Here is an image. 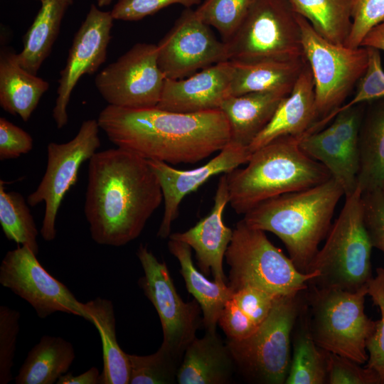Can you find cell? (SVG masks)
<instances>
[{
  "label": "cell",
  "instance_id": "cell-2",
  "mask_svg": "<svg viewBox=\"0 0 384 384\" xmlns=\"http://www.w3.org/2000/svg\"><path fill=\"white\" fill-rule=\"evenodd\" d=\"M97 122L117 147L172 165L197 163L220 151L230 139L229 123L220 110L179 113L108 105Z\"/></svg>",
  "mask_w": 384,
  "mask_h": 384
},
{
  "label": "cell",
  "instance_id": "cell-22",
  "mask_svg": "<svg viewBox=\"0 0 384 384\" xmlns=\"http://www.w3.org/2000/svg\"><path fill=\"white\" fill-rule=\"evenodd\" d=\"M289 94L267 91L227 97L220 110L229 123L230 142L248 147L269 124L280 102Z\"/></svg>",
  "mask_w": 384,
  "mask_h": 384
},
{
  "label": "cell",
  "instance_id": "cell-51",
  "mask_svg": "<svg viewBox=\"0 0 384 384\" xmlns=\"http://www.w3.org/2000/svg\"></svg>",
  "mask_w": 384,
  "mask_h": 384
},
{
  "label": "cell",
  "instance_id": "cell-25",
  "mask_svg": "<svg viewBox=\"0 0 384 384\" xmlns=\"http://www.w3.org/2000/svg\"><path fill=\"white\" fill-rule=\"evenodd\" d=\"M299 146L309 157L327 169L343 188L345 197L357 189L359 152L338 138L329 127L304 135Z\"/></svg>",
  "mask_w": 384,
  "mask_h": 384
},
{
  "label": "cell",
  "instance_id": "cell-29",
  "mask_svg": "<svg viewBox=\"0 0 384 384\" xmlns=\"http://www.w3.org/2000/svg\"><path fill=\"white\" fill-rule=\"evenodd\" d=\"M73 344L45 335L28 353L14 380L16 384H53L68 373L75 359Z\"/></svg>",
  "mask_w": 384,
  "mask_h": 384
},
{
  "label": "cell",
  "instance_id": "cell-6",
  "mask_svg": "<svg viewBox=\"0 0 384 384\" xmlns=\"http://www.w3.org/2000/svg\"><path fill=\"white\" fill-rule=\"evenodd\" d=\"M367 295V285L355 292L308 287V325L320 348L361 365L367 362V341L375 326L365 313Z\"/></svg>",
  "mask_w": 384,
  "mask_h": 384
},
{
  "label": "cell",
  "instance_id": "cell-23",
  "mask_svg": "<svg viewBox=\"0 0 384 384\" xmlns=\"http://www.w3.org/2000/svg\"><path fill=\"white\" fill-rule=\"evenodd\" d=\"M49 83L18 63L17 53L4 48L0 52V105L6 112L27 122Z\"/></svg>",
  "mask_w": 384,
  "mask_h": 384
},
{
  "label": "cell",
  "instance_id": "cell-32",
  "mask_svg": "<svg viewBox=\"0 0 384 384\" xmlns=\"http://www.w3.org/2000/svg\"><path fill=\"white\" fill-rule=\"evenodd\" d=\"M288 1L324 38L345 46L352 27L350 0Z\"/></svg>",
  "mask_w": 384,
  "mask_h": 384
},
{
  "label": "cell",
  "instance_id": "cell-3",
  "mask_svg": "<svg viewBox=\"0 0 384 384\" xmlns=\"http://www.w3.org/2000/svg\"><path fill=\"white\" fill-rule=\"evenodd\" d=\"M344 196L332 177L316 186L268 199L244 214L249 226L277 235L296 267L306 273L331 227L335 208Z\"/></svg>",
  "mask_w": 384,
  "mask_h": 384
},
{
  "label": "cell",
  "instance_id": "cell-43",
  "mask_svg": "<svg viewBox=\"0 0 384 384\" xmlns=\"http://www.w3.org/2000/svg\"><path fill=\"white\" fill-rule=\"evenodd\" d=\"M366 226L373 247L384 252V191L363 193Z\"/></svg>",
  "mask_w": 384,
  "mask_h": 384
},
{
  "label": "cell",
  "instance_id": "cell-24",
  "mask_svg": "<svg viewBox=\"0 0 384 384\" xmlns=\"http://www.w3.org/2000/svg\"><path fill=\"white\" fill-rule=\"evenodd\" d=\"M230 95L255 92L279 91L290 93L306 60H265L231 61Z\"/></svg>",
  "mask_w": 384,
  "mask_h": 384
},
{
  "label": "cell",
  "instance_id": "cell-39",
  "mask_svg": "<svg viewBox=\"0 0 384 384\" xmlns=\"http://www.w3.org/2000/svg\"><path fill=\"white\" fill-rule=\"evenodd\" d=\"M352 27L345 46H361L366 35L376 25L384 21V0H350Z\"/></svg>",
  "mask_w": 384,
  "mask_h": 384
},
{
  "label": "cell",
  "instance_id": "cell-26",
  "mask_svg": "<svg viewBox=\"0 0 384 384\" xmlns=\"http://www.w3.org/2000/svg\"><path fill=\"white\" fill-rule=\"evenodd\" d=\"M358 187L362 193L384 191V98L365 110L358 138Z\"/></svg>",
  "mask_w": 384,
  "mask_h": 384
},
{
  "label": "cell",
  "instance_id": "cell-16",
  "mask_svg": "<svg viewBox=\"0 0 384 384\" xmlns=\"http://www.w3.org/2000/svg\"><path fill=\"white\" fill-rule=\"evenodd\" d=\"M114 18L92 4L75 34L65 67L60 73L53 118L58 129L67 124V107L72 92L80 78L93 74L107 59Z\"/></svg>",
  "mask_w": 384,
  "mask_h": 384
},
{
  "label": "cell",
  "instance_id": "cell-15",
  "mask_svg": "<svg viewBox=\"0 0 384 384\" xmlns=\"http://www.w3.org/2000/svg\"><path fill=\"white\" fill-rule=\"evenodd\" d=\"M157 46L158 64L166 78L183 79L228 60V48L195 10L186 8Z\"/></svg>",
  "mask_w": 384,
  "mask_h": 384
},
{
  "label": "cell",
  "instance_id": "cell-19",
  "mask_svg": "<svg viewBox=\"0 0 384 384\" xmlns=\"http://www.w3.org/2000/svg\"><path fill=\"white\" fill-rule=\"evenodd\" d=\"M228 203L227 177L223 174L210 213L186 231L172 233L169 237L188 245L195 251L201 270L205 274L212 273L214 281L221 284L228 282L224 274L223 262L233 234V230L226 226L223 220V211Z\"/></svg>",
  "mask_w": 384,
  "mask_h": 384
},
{
  "label": "cell",
  "instance_id": "cell-20",
  "mask_svg": "<svg viewBox=\"0 0 384 384\" xmlns=\"http://www.w3.org/2000/svg\"><path fill=\"white\" fill-rule=\"evenodd\" d=\"M317 120L314 82L306 63L290 93L282 100L269 124L248 149L252 153L279 137H302L312 133Z\"/></svg>",
  "mask_w": 384,
  "mask_h": 384
},
{
  "label": "cell",
  "instance_id": "cell-42",
  "mask_svg": "<svg viewBox=\"0 0 384 384\" xmlns=\"http://www.w3.org/2000/svg\"><path fill=\"white\" fill-rule=\"evenodd\" d=\"M278 297L279 296L248 287L235 292L232 298L240 309L260 326L269 315Z\"/></svg>",
  "mask_w": 384,
  "mask_h": 384
},
{
  "label": "cell",
  "instance_id": "cell-18",
  "mask_svg": "<svg viewBox=\"0 0 384 384\" xmlns=\"http://www.w3.org/2000/svg\"><path fill=\"white\" fill-rule=\"evenodd\" d=\"M232 64L220 62L189 77L166 78L157 108L179 113H197L220 110L230 96Z\"/></svg>",
  "mask_w": 384,
  "mask_h": 384
},
{
  "label": "cell",
  "instance_id": "cell-12",
  "mask_svg": "<svg viewBox=\"0 0 384 384\" xmlns=\"http://www.w3.org/2000/svg\"><path fill=\"white\" fill-rule=\"evenodd\" d=\"M165 80L158 64L156 44L137 43L103 68L95 85L109 105L143 109L157 106Z\"/></svg>",
  "mask_w": 384,
  "mask_h": 384
},
{
  "label": "cell",
  "instance_id": "cell-13",
  "mask_svg": "<svg viewBox=\"0 0 384 384\" xmlns=\"http://www.w3.org/2000/svg\"><path fill=\"white\" fill-rule=\"evenodd\" d=\"M137 256L144 273L138 284L159 315L163 331L161 346L182 360L202 323L200 305L196 299L183 301L166 263L159 262L146 245H139Z\"/></svg>",
  "mask_w": 384,
  "mask_h": 384
},
{
  "label": "cell",
  "instance_id": "cell-45",
  "mask_svg": "<svg viewBox=\"0 0 384 384\" xmlns=\"http://www.w3.org/2000/svg\"><path fill=\"white\" fill-rule=\"evenodd\" d=\"M218 324L228 340L245 338L260 326L240 309L232 297L225 303Z\"/></svg>",
  "mask_w": 384,
  "mask_h": 384
},
{
  "label": "cell",
  "instance_id": "cell-49",
  "mask_svg": "<svg viewBox=\"0 0 384 384\" xmlns=\"http://www.w3.org/2000/svg\"><path fill=\"white\" fill-rule=\"evenodd\" d=\"M66 1V3L70 5L73 3V0H65Z\"/></svg>",
  "mask_w": 384,
  "mask_h": 384
},
{
  "label": "cell",
  "instance_id": "cell-7",
  "mask_svg": "<svg viewBox=\"0 0 384 384\" xmlns=\"http://www.w3.org/2000/svg\"><path fill=\"white\" fill-rule=\"evenodd\" d=\"M225 257L230 267L228 286L233 292L255 287L276 296L290 295L308 288L318 272H300L289 257L274 246L265 232L237 223Z\"/></svg>",
  "mask_w": 384,
  "mask_h": 384
},
{
  "label": "cell",
  "instance_id": "cell-46",
  "mask_svg": "<svg viewBox=\"0 0 384 384\" xmlns=\"http://www.w3.org/2000/svg\"><path fill=\"white\" fill-rule=\"evenodd\" d=\"M57 384H101V373L96 367L78 375L66 373L58 380Z\"/></svg>",
  "mask_w": 384,
  "mask_h": 384
},
{
  "label": "cell",
  "instance_id": "cell-10",
  "mask_svg": "<svg viewBox=\"0 0 384 384\" xmlns=\"http://www.w3.org/2000/svg\"><path fill=\"white\" fill-rule=\"evenodd\" d=\"M225 43L231 61L304 58L297 16L288 0H256Z\"/></svg>",
  "mask_w": 384,
  "mask_h": 384
},
{
  "label": "cell",
  "instance_id": "cell-31",
  "mask_svg": "<svg viewBox=\"0 0 384 384\" xmlns=\"http://www.w3.org/2000/svg\"><path fill=\"white\" fill-rule=\"evenodd\" d=\"M329 353L311 335L305 299L294 328L290 366L284 384L327 383Z\"/></svg>",
  "mask_w": 384,
  "mask_h": 384
},
{
  "label": "cell",
  "instance_id": "cell-35",
  "mask_svg": "<svg viewBox=\"0 0 384 384\" xmlns=\"http://www.w3.org/2000/svg\"><path fill=\"white\" fill-rule=\"evenodd\" d=\"M256 0H204L196 9L197 16L214 27L223 41L228 42Z\"/></svg>",
  "mask_w": 384,
  "mask_h": 384
},
{
  "label": "cell",
  "instance_id": "cell-4",
  "mask_svg": "<svg viewBox=\"0 0 384 384\" xmlns=\"http://www.w3.org/2000/svg\"><path fill=\"white\" fill-rule=\"evenodd\" d=\"M302 137L276 138L252 152L245 168L225 174L229 203L235 213L244 215L268 199L331 178L324 165L300 148Z\"/></svg>",
  "mask_w": 384,
  "mask_h": 384
},
{
  "label": "cell",
  "instance_id": "cell-40",
  "mask_svg": "<svg viewBox=\"0 0 384 384\" xmlns=\"http://www.w3.org/2000/svg\"><path fill=\"white\" fill-rule=\"evenodd\" d=\"M327 383L381 384L378 375L371 369L341 356L329 353Z\"/></svg>",
  "mask_w": 384,
  "mask_h": 384
},
{
  "label": "cell",
  "instance_id": "cell-21",
  "mask_svg": "<svg viewBox=\"0 0 384 384\" xmlns=\"http://www.w3.org/2000/svg\"><path fill=\"white\" fill-rule=\"evenodd\" d=\"M235 363L216 331L195 337L186 348L177 373L179 384H226L232 380Z\"/></svg>",
  "mask_w": 384,
  "mask_h": 384
},
{
  "label": "cell",
  "instance_id": "cell-28",
  "mask_svg": "<svg viewBox=\"0 0 384 384\" xmlns=\"http://www.w3.org/2000/svg\"><path fill=\"white\" fill-rule=\"evenodd\" d=\"M87 321L97 329L102 344L103 370L101 384H129L131 373L128 353L119 346L112 301L96 297L83 303Z\"/></svg>",
  "mask_w": 384,
  "mask_h": 384
},
{
  "label": "cell",
  "instance_id": "cell-5",
  "mask_svg": "<svg viewBox=\"0 0 384 384\" xmlns=\"http://www.w3.org/2000/svg\"><path fill=\"white\" fill-rule=\"evenodd\" d=\"M362 196L358 187L345 197L324 245L307 269L306 273L318 272L308 286L355 292L367 285L373 277L370 257L373 247L365 223Z\"/></svg>",
  "mask_w": 384,
  "mask_h": 384
},
{
  "label": "cell",
  "instance_id": "cell-37",
  "mask_svg": "<svg viewBox=\"0 0 384 384\" xmlns=\"http://www.w3.org/2000/svg\"><path fill=\"white\" fill-rule=\"evenodd\" d=\"M21 314L7 306H0V384L13 380L12 367L17 336L20 331Z\"/></svg>",
  "mask_w": 384,
  "mask_h": 384
},
{
  "label": "cell",
  "instance_id": "cell-17",
  "mask_svg": "<svg viewBox=\"0 0 384 384\" xmlns=\"http://www.w3.org/2000/svg\"><path fill=\"white\" fill-rule=\"evenodd\" d=\"M251 155L247 146L229 142L208 163L194 169L179 170L167 163L147 159L159 179L164 203L157 236L163 239L169 237L172 223L177 218L179 206L186 195L196 191L212 176L228 173L247 164Z\"/></svg>",
  "mask_w": 384,
  "mask_h": 384
},
{
  "label": "cell",
  "instance_id": "cell-50",
  "mask_svg": "<svg viewBox=\"0 0 384 384\" xmlns=\"http://www.w3.org/2000/svg\"><path fill=\"white\" fill-rule=\"evenodd\" d=\"M39 1H41V0H39Z\"/></svg>",
  "mask_w": 384,
  "mask_h": 384
},
{
  "label": "cell",
  "instance_id": "cell-34",
  "mask_svg": "<svg viewBox=\"0 0 384 384\" xmlns=\"http://www.w3.org/2000/svg\"><path fill=\"white\" fill-rule=\"evenodd\" d=\"M131 373L129 384H173L181 359L161 345L156 352L147 356L128 354Z\"/></svg>",
  "mask_w": 384,
  "mask_h": 384
},
{
  "label": "cell",
  "instance_id": "cell-14",
  "mask_svg": "<svg viewBox=\"0 0 384 384\" xmlns=\"http://www.w3.org/2000/svg\"><path fill=\"white\" fill-rule=\"evenodd\" d=\"M27 245L8 251L0 265V283L27 302L38 316L46 319L60 311L87 320L83 303L40 264Z\"/></svg>",
  "mask_w": 384,
  "mask_h": 384
},
{
  "label": "cell",
  "instance_id": "cell-1",
  "mask_svg": "<svg viewBox=\"0 0 384 384\" xmlns=\"http://www.w3.org/2000/svg\"><path fill=\"white\" fill-rule=\"evenodd\" d=\"M162 201L147 159L117 147L89 160L84 212L96 243L120 247L135 240Z\"/></svg>",
  "mask_w": 384,
  "mask_h": 384
},
{
  "label": "cell",
  "instance_id": "cell-30",
  "mask_svg": "<svg viewBox=\"0 0 384 384\" xmlns=\"http://www.w3.org/2000/svg\"><path fill=\"white\" fill-rule=\"evenodd\" d=\"M41 6L23 37V48L17 53L20 65L36 75L50 55L68 6L65 0H41Z\"/></svg>",
  "mask_w": 384,
  "mask_h": 384
},
{
  "label": "cell",
  "instance_id": "cell-38",
  "mask_svg": "<svg viewBox=\"0 0 384 384\" xmlns=\"http://www.w3.org/2000/svg\"><path fill=\"white\" fill-rule=\"evenodd\" d=\"M366 48L368 64L363 75L358 82L356 93L349 102L336 110L384 98V70L380 50L370 47Z\"/></svg>",
  "mask_w": 384,
  "mask_h": 384
},
{
  "label": "cell",
  "instance_id": "cell-47",
  "mask_svg": "<svg viewBox=\"0 0 384 384\" xmlns=\"http://www.w3.org/2000/svg\"><path fill=\"white\" fill-rule=\"evenodd\" d=\"M362 47H370L384 51V21L376 25L366 35Z\"/></svg>",
  "mask_w": 384,
  "mask_h": 384
},
{
  "label": "cell",
  "instance_id": "cell-33",
  "mask_svg": "<svg viewBox=\"0 0 384 384\" xmlns=\"http://www.w3.org/2000/svg\"><path fill=\"white\" fill-rule=\"evenodd\" d=\"M28 203L16 191H6L0 181V224L6 238L21 245H27L37 255L38 231Z\"/></svg>",
  "mask_w": 384,
  "mask_h": 384
},
{
  "label": "cell",
  "instance_id": "cell-48",
  "mask_svg": "<svg viewBox=\"0 0 384 384\" xmlns=\"http://www.w3.org/2000/svg\"><path fill=\"white\" fill-rule=\"evenodd\" d=\"M112 0H97V4L99 6H105L109 5Z\"/></svg>",
  "mask_w": 384,
  "mask_h": 384
},
{
  "label": "cell",
  "instance_id": "cell-44",
  "mask_svg": "<svg viewBox=\"0 0 384 384\" xmlns=\"http://www.w3.org/2000/svg\"><path fill=\"white\" fill-rule=\"evenodd\" d=\"M33 146L32 137L4 117L0 118V159H16L28 153Z\"/></svg>",
  "mask_w": 384,
  "mask_h": 384
},
{
  "label": "cell",
  "instance_id": "cell-8",
  "mask_svg": "<svg viewBox=\"0 0 384 384\" xmlns=\"http://www.w3.org/2000/svg\"><path fill=\"white\" fill-rule=\"evenodd\" d=\"M279 296L257 330L226 343L242 376L261 384H283L291 361V336L305 304V292Z\"/></svg>",
  "mask_w": 384,
  "mask_h": 384
},
{
  "label": "cell",
  "instance_id": "cell-27",
  "mask_svg": "<svg viewBox=\"0 0 384 384\" xmlns=\"http://www.w3.org/2000/svg\"><path fill=\"white\" fill-rule=\"evenodd\" d=\"M168 248L179 262L188 292L200 305L206 331H216L219 317L225 303L233 297V290L228 284L211 282L199 272L191 258V248L186 243L169 238Z\"/></svg>",
  "mask_w": 384,
  "mask_h": 384
},
{
  "label": "cell",
  "instance_id": "cell-11",
  "mask_svg": "<svg viewBox=\"0 0 384 384\" xmlns=\"http://www.w3.org/2000/svg\"><path fill=\"white\" fill-rule=\"evenodd\" d=\"M97 119L84 121L69 142L47 146L46 172L37 188L27 197L28 205L45 203L41 235L46 241L56 237L55 220L62 201L78 181L81 165L97 152L101 142Z\"/></svg>",
  "mask_w": 384,
  "mask_h": 384
},
{
  "label": "cell",
  "instance_id": "cell-41",
  "mask_svg": "<svg viewBox=\"0 0 384 384\" xmlns=\"http://www.w3.org/2000/svg\"><path fill=\"white\" fill-rule=\"evenodd\" d=\"M201 3V0H118L110 12L114 20L134 21L172 4L191 8Z\"/></svg>",
  "mask_w": 384,
  "mask_h": 384
},
{
  "label": "cell",
  "instance_id": "cell-9",
  "mask_svg": "<svg viewBox=\"0 0 384 384\" xmlns=\"http://www.w3.org/2000/svg\"><path fill=\"white\" fill-rule=\"evenodd\" d=\"M303 53L314 82L318 120L316 131L329 123V117L343 105L363 75L368 64L365 47L348 48L320 36L302 16L297 14Z\"/></svg>",
  "mask_w": 384,
  "mask_h": 384
},
{
  "label": "cell",
  "instance_id": "cell-36",
  "mask_svg": "<svg viewBox=\"0 0 384 384\" xmlns=\"http://www.w3.org/2000/svg\"><path fill=\"white\" fill-rule=\"evenodd\" d=\"M368 295L380 312V319L375 321V326L369 337L366 348L368 355L366 366L373 370L384 384V268L378 267L376 275L367 284Z\"/></svg>",
  "mask_w": 384,
  "mask_h": 384
}]
</instances>
